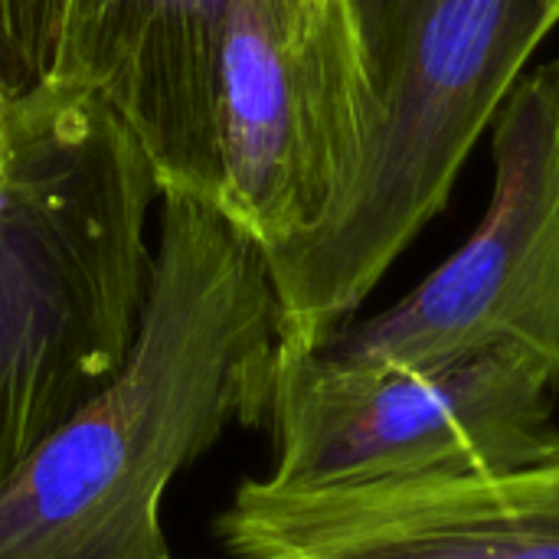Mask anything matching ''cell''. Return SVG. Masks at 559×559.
Segmentation results:
<instances>
[{
	"label": "cell",
	"instance_id": "obj_1",
	"mask_svg": "<svg viewBox=\"0 0 559 559\" xmlns=\"http://www.w3.org/2000/svg\"><path fill=\"white\" fill-rule=\"evenodd\" d=\"M278 301L265 249L213 200L160 193L121 370L0 485V559H174L170 481L229 426L269 423Z\"/></svg>",
	"mask_w": 559,
	"mask_h": 559
},
{
	"label": "cell",
	"instance_id": "obj_9",
	"mask_svg": "<svg viewBox=\"0 0 559 559\" xmlns=\"http://www.w3.org/2000/svg\"><path fill=\"white\" fill-rule=\"evenodd\" d=\"M3 108H7V82L0 75V138H3Z\"/></svg>",
	"mask_w": 559,
	"mask_h": 559
},
{
	"label": "cell",
	"instance_id": "obj_3",
	"mask_svg": "<svg viewBox=\"0 0 559 559\" xmlns=\"http://www.w3.org/2000/svg\"><path fill=\"white\" fill-rule=\"evenodd\" d=\"M364 92L334 219L269 259L278 354H314L449 203L481 131L559 26V0H344Z\"/></svg>",
	"mask_w": 559,
	"mask_h": 559
},
{
	"label": "cell",
	"instance_id": "obj_6",
	"mask_svg": "<svg viewBox=\"0 0 559 559\" xmlns=\"http://www.w3.org/2000/svg\"><path fill=\"white\" fill-rule=\"evenodd\" d=\"M491 203L465 246L318 354L357 370H400L521 347L559 373V59L518 79L491 121Z\"/></svg>",
	"mask_w": 559,
	"mask_h": 559
},
{
	"label": "cell",
	"instance_id": "obj_5",
	"mask_svg": "<svg viewBox=\"0 0 559 559\" xmlns=\"http://www.w3.org/2000/svg\"><path fill=\"white\" fill-rule=\"evenodd\" d=\"M364 92L344 0H236L223 46L216 206L275 259L347 197Z\"/></svg>",
	"mask_w": 559,
	"mask_h": 559
},
{
	"label": "cell",
	"instance_id": "obj_2",
	"mask_svg": "<svg viewBox=\"0 0 559 559\" xmlns=\"http://www.w3.org/2000/svg\"><path fill=\"white\" fill-rule=\"evenodd\" d=\"M160 187L92 92H7L0 138V485L124 364Z\"/></svg>",
	"mask_w": 559,
	"mask_h": 559
},
{
	"label": "cell",
	"instance_id": "obj_7",
	"mask_svg": "<svg viewBox=\"0 0 559 559\" xmlns=\"http://www.w3.org/2000/svg\"><path fill=\"white\" fill-rule=\"evenodd\" d=\"M216 534L236 559H559V432L468 472L328 488L246 481Z\"/></svg>",
	"mask_w": 559,
	"mask_h": 559
},
{
	"label": "cell",
	"instance_id": "obj_4",
	"mask_svg": "<svg viewBox=\"0 0 559 559\" xmlns=\"http://www.w3.org/2000/svg\"><path fill=\"white\" fill-rule=\"evenodd\" d=\"M557 393V370L521 347L400 370L278 354L269 481L328 488L498 465L550 432Z\"/></svg>",
	"mask_w": 559,
	"mask_h": 559
},
{
	"label": "cell",
	"instance_id": "obj_8",
	"mask_svg": "<svg viewBox=\"0 0 559 559\" xmlns=\"http://www.w3.org/2000/svg\"><path fill=\"white\" fill-rule=\"evenodd\" d=\"M236 0H59L49 79L131 131L160 193L216 203L223 46Z\"/></svg>",
	"mask_w": 559,
	"mask_h": 559
}]
</instances>
